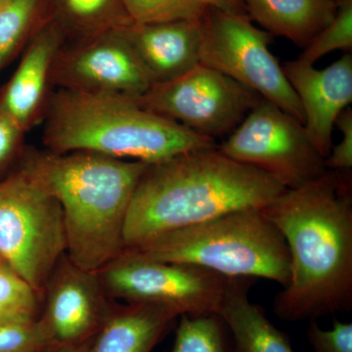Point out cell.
Segmentation results:
<instances>
[{
  "instance_id": "1",
  "label": "cell",
  "mask_w": 352,
  "mask_h": 352,
  "mask_svg": "<svg viewBox=\"0 0 352 352\" xmlns=\"http://www.w3.org/2000/svg\"><path fill=\"white\" fill-rule=\"evenodd\" d=\"M349 173L318 179L263 208L289 254V281L274 300L283 320H315L352 305V197Z\"/></svg>"
},
{
  "instance_id": "2",
  "label": "cell",
  "mask_w": 352,
  "mask_h": 352,
  "mask_svg": "<svg viewBox=\"0 0 352 352\" xmlns=\"http://www.w3.org/2000/svg\"><path fill=\"white\" fill-rule=\"evenodd\" d=\"M286 190L217 147L148 164L127 210L124 249L237 210L263 208Z\"/></svg>"
},
{
  "instance_id": "3",
  "label": "cell",
  "mask_w": 352,
  "mask_h": 352,
  "mask_svg": "<svg viewBox=\"0 0 352 352\" xmlns=\"http://www.w3.org/2000/svg\"><path fill=\"white\" fill-rule=\"evenodd\" d=\"M148 164L91 152L30 151L21 166L50 192L63 214L66 254L96 272L124 250V227Z\"/></svg>"
},
{
  "instance_id": "4",
  "label": "cell",
  "mask_w": 352,
  "mask_h": 352,
  "mask_svg": "<svg viewBox=\"0 0 352 352\" xmlns=\"http://www.w3.org/2000/svg\"><path fill=\"white\" fill-rule=\"evenodd\" d=\"M43 144L148 164L217 148V140L143 108L124 95L58 88L44 113Z\"/></svg>"
},
{
  "instance_id": "5",
  "label": "cell",
  "mask_w": 352,
  "mask_h": 352,
  "mask_svg": "<svg viewBox=\"0 0 352 352\" xmlns=\"http://www.w3.org/2000/svg\"><path fill=\"white\" fill-rule=\"evenodd\" d=\"M129 251L153 261L190 264L228 278H264L286 287L288 245L263 208H245L173 231Z\"/></svg>"
},
{
  "instance_id": "6",
  "label": "cell",
  "mask_w": 352,
  "mask_h": 352,
  "mask_svg": "<svg viewBox=\"0 0 352 352\" xmlns=\"http://www.w3.org/2000/svg\"><path fill=\"white\" fill-rule=\"evenodd\" d=\"M65 254L59 203L20 166L0 182V258L43 296L51 273Z\"/></svg>"
},
{
  "instance_id": "7",
  "label": "cell",
  "mask_w": 352,
  "mask_h": 352,
  "mask_svg": "<svg viewBox=\"0 0 352 352\" xmlns=\"http://www.w3.org/2000/svg\"><path fill=\"white\" fill-rule=\"evenodd\" d=\"M106 295L178 315L217 314L231 278L190 264L164 263L124 249L96 271Z\"/></svg>"
},
{
  "instance_id": "8",
  "label": "cell",
  "mask_w": 352,
  "mask_h": 352,
  "mask_svg": "<svg viewBox=\"0 0 352 352\" xmlns=\"http://www.w3.org/2000/svg\"><path fill=\"white\" fill-rule=\"evenodd\" d=\"M270 32L244 16L208 7L201 19V63L250 88L305 124V115L283 68L268 48Z\"/></svg>"
},
{
  "instance_id": "9",
  "label": "cell",
  "mask_w": 352,
  "mask_h": 352,
  "mask_svg": "<svg viewBox=\"0 0 352 352\" xmlns=\"http://www.w3.org/2000/svg\"><path fill=\"white\" fill-rule=\"evenodd\" d=\"M217 148L273 176L287 189L314 182L328 170L303 124L263 98Z\"/></svg>"
},
{
  "instance_id": "10",
  "label": "cell",
  "mask_w": 352,
  "mask_h": 352,
  "mask_svg": "<svg viewBox=\"0 0 352 352\" xmlns=\"http://www.w3.org/2000/svg\"><path fill=\"white\" fill-rule=\"evenodd\" d=\"M263 97L201 63L168 82L154 83L136 101L190 131L214 139L229 135Z\"/></svg>"
},
{
  "instance_id": "11",
  "label": "cell",
  "mask_w": 352,
  "mask_h": 352,
  "mask_svg": "<svg viewBox=\"0 0 352 352\" xmlns=\"http://www.w3.org/2000/svg\"><path fill=\"white\" fill-rule=\"evenodd\" d=\"M51 83L61 89L138 99L154 80L118 29L64 43L53 63Z\"/></svg>"
},
{
  "instance_id": "12",
  "label": "cell",
  "mask_w": 352,
  "mask_h": 352,
  "mask_svg": "<svg viewBox=\"0 0 352 352\" xmlns=\"http://www.w3.org/2000/svg\"><path fill=\"white\" fill-rule=\"evenodd\" d=\"M43 298L41 318L54 346L94 339L112 305L96 273L78 267L66 254L51 273Z\"/></svg>"
},
{
  "instance_id": "13",
  "label": "cell",
  "mask_w": 352,
  "mask_h": 352,
  "mask_svg": "<svg viewBox=\"0 0 352 352\" xmlns=\"http://www.w3.org/2000/svg\"><path fill=\"white\" fill-rule=\"evenodd\" d=\"M282 68L302 105L308 136L326 160L333 148L336 120L352 102L351 52L322 69L298 59Z\"/></svg>"
},
{
  "instance_id": "14",
  "label": "cell",
  "mask_w": 352,
  "mask_h": 352,
  "mask_svg": "<svg viewBox=\"0 0 352 352\" xmlns=\"http://www.w3.org/2000/svg\"><path fill=\"white\" fill-rule=\"evenodd\" d=\"M64 43L61 30L47 16L30 39L15 73L0 94V112L24 131L44 117L53 63Z\"/></svg>"
},
{
  "instance_id": "15",
  "label": "cell",
  "mask_w": 352,
  "mask_h": 352,
  "mask_svg": "<svg viewBox=\"0 0 352 352\" xmlns=\"http://www.w3.org/2000/svg\"><path fill=\"white\" fill-rule=\"evenodd\" d=\"M120 31L154 83L177 78L200 62L201 20L156 24L132 22Z\"/></svg>"
},
{
  "instance_id": "16",
  "label": "cell",
  "mask_w": 352,
  "mask_h": 352,
  "mask_svg": "<svg viewBox=\"0 0 352 352\" xmlns=\"http://www.w3.org/2000/svg\"><path fill=\"white\" fill-rule=\"evenodd\" d=\"M177 316L157 305L112 303L90 352H151Z\"/></svg>"
},
{
  "instance_id": "17",
  "label": "cell",
  "mask_w": 352,
  "mask_h": 352,
  "mask_svg": "<svg viewBox=\"0 0 352 352\" xmlns=\"http://www.w3.org/2000/svg\"><path fill=\"white\" fill-rule=\"evenodd\" d=\"M252 278H231L217 316L232 333L236 352H294L288 336L250 300Z\"/></svg>"
},
{
  "instance_id": "18",
  "label": "cell",
  "mask_w": 352,
  "mask_h": 352,
  "mask_svg": "<svg viewBox=\"0 0 352 352\" xmlns=\"http://www.w3.org/2000/svg\"><path fill=\"white\" fill-rule=\"evenodd\" d=\"M245 4L250 19L265 32L302 48L333 20L338 8L333 0H245Z\"/></svg>"
},
{
  "instance_id": "19",
  "label": "cell",
  "mask_w": 352,
  "mask_h": 352,
  "mask_svg": "<svg viewBox=\"0 0 352 352\" xmlns=\"http://www.w3.org/2000/svg\"><path fill=\"white\" fill-rule=\"evenodd\" d=\"M47 16L65 43L83 41L131 24L122 0H47Z\"/></svg>"
},
{
  "instance_id": "20",
  "label": "cell",
  "mask_w": 352,
  "mask_h": 352,
  "mask_svg": "<svg viewBox=\"0 0 352 352\" xmlns=\"http://www.w3.org/2000/svg\"><path fill=\"white\" fill-rule=\"evenodd\" d=\"M47 17V0H3L0 3V72L29 43Z\"/></svg>"
},
{
  "instance_id": "21",
  "label": "cell",
  "mask_w": 352,
  "mask_h": 352,
  "mask_svg": "<svg viewBox=\"0 0 352 352\" xmlns=\"http://www.w3.org/2000/svg\"><path fill=\"white\" fill-rule=\"evenodd\" d=\"M43 294L6 263H0V325L29 323L41 316Z\"/></svg>"
},
{
  "instance_id": "22",
  "label": "cell",
  "mask_w": 352,
  "mask_h": 352,
  "mask_svg": "<svg viewBox=\"0 0 352 352\" xmlns=\"http://www.w3.org/2000/svg\"><path fill=\"white\" fill-rule=\"evenodd\" d=\"M131 22L138 24L201 21L208 10L205 0H122Z\"/></svg>"
},
{
  "instance_id": "23",
  "label": "cell",
  "mask_w": 352,
  "mask_h": 352,
  "mask_svg": "<svg viewBox=\"0 0 352 352\" xmlns=\"http://www.w3.org/2000/svg\"><path fill=\"white\" fill-rule=\"evenodd\" d=\"M180 316L170 352H227L221 320L217 314Z\"/></svg>"
},
{
  "instance_id": "24",
  "label": "cell",
  "mask_w": 352,
  "mask_h": 352,
  "mask_svg": "<svg viewBox=\"0 0 352 352\" xmlns=\"http://www.w3.org/2000/svg\"><path fill=\"white\" fill-rule=\"evenodd\" d=\"M351 50L352 0H339L333 20L303 48L298 60L314 65L332 51L351 52Z\"/></svg>"
},
{
  "instance_id": "25",
  "label": "cell",
  "mask_w": 352,
  "mask_h": 352,
  "mask_svg": "<svg viewBox=\"0 0 352 352\" xmlns=\"http://www.w3.org/2000/svg\"><path fill=\"white\" fill-rule=\"evenodd\" d=\"M51 347L54 344L41 316L29 323L0 325V352H45Z\"/></svg>"
},
{
  "instance_id": "26",
  "label": "cell",
  "mask_w": 352,
  "mask_h": 352,
  "mask_svg": "<svg viewBox=\"0 0 352 352\" xmlns=\"http://www.w3.org/2000/svg\"><path fill=\"white\" fill-rule=\"evenodd\" d=\"M307 339L315 352H352V324L335 320L331 330H323L311 320Z\"/></svg>"
},
{
  "instance_id": "27",
  "label": "cell",
  "mask_w": 352,
  "mask_h": 352,
  "mask_svg": "<svg viewBox=\"0 0 352 352\" xmlns=\"http://www.w3.org/2000/svg\"><path fill=\"white\" fill-rule=\"evenodd\" d=\"M335 126L342 131V141L333 146L330 154L326 157L328 170L351 173L352 168V110L347 107L340 113Z\"/></svg>"
},
{
  "instance_id": "28",
  "label": "cell",
  "mask_w": 352,
  "mask_h": 352,
  "mask_svg": "<svg viewBox=\"0 0 352 352\" xmlns=\"http://www.w3.org/2000/svg\"><path fill=\"white\" fill-rule=\"evenodd\" d=\"M25 132L8 116L0 112V168L19 151Z\"/></svg>"
},
{
  "instance_id": "29",
  "label": "cell",
  "mask_w": 352,
  "mask_h": 352,
  "mask_svg": "<svg viewBox=\"0 0 352 352\" xmlns=\"http://www.w3.org/2000/svg\"><path fill=\"white\" fill-rule=\"evenodd\" d=\"M205 2L208 7H212L222 12L249 17L245 0H205Z\"/></svg>"
},
{
  "instance_id": "30",
  "label": "cell",
  "mask_w": 352,
  "mask_h": 352,
  "mask_svg": "<svg viewBox=\"0 0 352 352\" xmlns=\"http://www.w3.org/2000/svg\"><path fill=\"white\" fill-rule=\"evenodd\" d=\"M94 339L88 340V342H82V344H73V346L51 347V349L45 352H90V347H91Z\"/></svg>"
},
{
  "instance_id": "31",
  "label": "cell",
  "mask_w": 352,
  "mask_h": 352,
  "mask_svg": "<svg viewBox=\"0 0 352 352\" xmlns=\"http://www.w3.org/2000/svg\"><path fill=\"white\" fill-rule=\"evenodd\" d=\"M0 263H6L1 258H0Z\"/></svg>"
},
{
  "instance_id": "32",
  "label": "cell",
  "mask_w": 352,
  "mask_h": 352,
  "mask_svg": "<svg viewBox=\"0 0 352 352\" xmlns=\"http://www.w3.org/2000/svg\"><path fill=\"white\" fill-rule=\"evenodd\" d=\"M2 1H3V0H0V3H1Z\"/></svg>"
},
{
  "instance_id": "33",
  "label": "cell",
  "mask_w": 352,
  "mask_h": 352,
  "mask_svg": "<svg viewBox=\"0 0 352 352\" xmlns=\"http://www.w3.org/2000/svg\"><path fill=\"white\" fill-rule=\"evenodd\" d=\"M333 1H337L338 2V1H339V0H333Z\"/></svg>"
}]
</instances>
